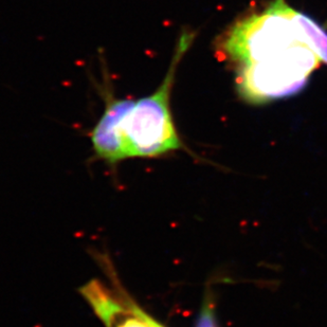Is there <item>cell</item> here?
<instances>
[{
    "label": "cell",
    "mask_w": 327,
    "mask_h": 327,
    "mask_svg": "<svg viewBox=\"0 0 327 327\" xmlns=\"http://www.w3.org/2000/svg\"><path fill=\"white\" fill-rule=\"evenodd\" d=\"M195 39L187 28L179 34L170 66L153 93L140 98H120L115 93L104 67L103 79L96 84L104 110L91 131L92 148L109 163L129 158H151L181 148L170 109L177 70Z\"/></svg>",
    "instance_id": "cell-2"
},
{
    "label": "cell",
    "mask_w": 327,
    "mask_h": 327,
    "mask_svg": "<svg viewBox=\"0 0 327 327\" xmlns=\"http://www.w3.org/2000/svg\"><path fill=\"white\" fill-rule=\"evenodd\" d=\"M223 50L237 66V86L252 103L300 91L321 64L300 12L274 0L234 26Z\"/></svg>",
    "instance_id": "cell-1"
},
{
    "label": "cell",
    "mask_w": 327,
    "mask_h": 327,
    "mask_svg": "<svg viewBox=\"0 0 327 327\" xmlns=\"http://www.w3.org/2000/svg\"><path fill=\"white\" fill-rule=\"evenodd\" d=\"M81 293L106 327H164L118 286L110 289L92 280L81 288Z\"/></svg>",
    "instance_id": "cell-3"
},
{
    "label": "cell",
    "mask_w": 327,
    "mask_h": 327,
    "mask_svg": "<svg viewBox=\"0 0 327 327\" xmlns=\"http://www.w3.org/2000/svg\"><path fill=\"white\" fill-rule=\"evenodd\" d=\"M196 327H216L215 318L213 313L212 305L208 303L203 306L202 312L200 314Z\"/></svg>",
    "instance_id": "cell-4"
}]
</instances>
